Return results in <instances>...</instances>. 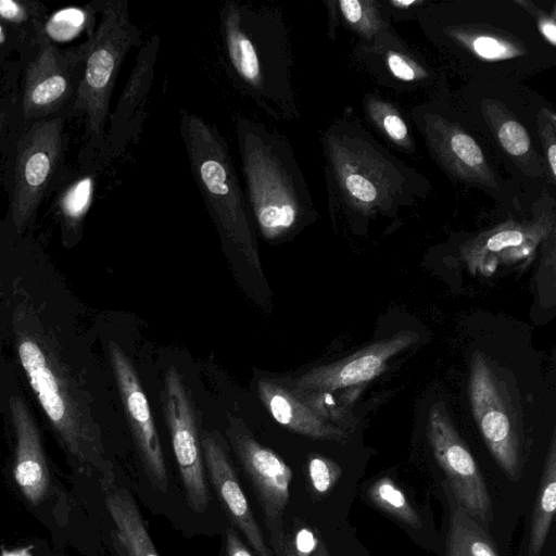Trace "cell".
<instances>
[{
  "mask_svg": "<svg viewBox=\"0 0 556 556\" xmlns=\"http://www.w3.org/2000/svg\"><path fill=\"white\" fill-rule=\"evenodd\" d=\"M320 541L316 529L302 521H295L291 529L286 530L274 556H313Z\"/></svg>",
  "mask_w": 556,
  "mask_h": 556,
  "instance_id": "obj_26",
  "label": "cell"
},
{
  "mask_svg": "<svg viewBox=\"0 0 556 556\" xmlns=\"http://www.w3.org/2000/svg\"><path fill=\"white\" fill-rule=\"evenodd\" d=\"M368 2L357 0H342L339 2L341 12L345 20L362 31H369L375 26L370 18L372 10L367 8Z\"/></svg>",
  "mask_w": 556,
  "mask_h": 556,
  "instance_id": "obj_30",
  "label": "cell"
},
{
  "mask_svg": "<svg viewBox=\"0 0 556 556\" xmlns=\"http://www.w3.org/2000/svg\"><path fill=\"white\" fill-rule=\"evenodd\" d=\"M102 172L98 161L77 157L75 164L66 166L49 197L52 198L51 211L66 247L77 243L83 235Z\"/></svg>",
  "mask_w": 556,
  "mask_h": 556,
  "instance_id": "obj_16",
  "label": "cell"
},
{
  "mask_svg": "<svg viewBox=\"0 0 556 556\" xmlns=\"http://www.w3.org/2000/svg\"><path fill=\"white\" fill-rule=\"evenodd\" d=\"M233 126L244 192L264 239L280 241L309 217L308 190L288 138L262 121L242 114Z\"/></svg>",
  "mask_w": 556,
  "mask_h": 556,
  "instance_id": "obj_3",
  "label": "cell"
},
{
  "mask_svg": "<svg viewBox=\"0 0 556 556\" xmlns=\"http://www.w3.org/2000/svg\"><path fill=\"white\" fill-rule=\"evenodd\" d=\"M12 330L22 369L63 448L78 467L96 471L110 485L113 470L89 394L52 325L29 300H21L12 313Z\"/></svg>",
  "mask_w": 556,
  "mask_h": 556,
  "instance_id": "obj_1",
  "label": "cell"
},
{
  "mask_svg": "<svg viewBox=\"0 0 556 556\" xmlns=\"http://www.w3.org/2000/svg\"><path fill=\"white\" fill-rule=\"evenodd\" d=\"M532 235L530 231L519 227H504L503 229L495 230L484 239L465 248L464 258L468 268L472 274L477 271L478 266L484 261L490 253H498L504 250H511L513 248L533 245L526 244Z\"/></svg>",
  "mask_w": 556,
  "mask_h": 556,
  "instance_id": "obj_24",
  "label": "cell"
},
{
  "mask_svg": "<svg viewBox=\"0 0 556 556\" xmlns=\"http://www.w3.org/2000/svg\"><path fill=\"white\" fill-rule=\"evenodd\" d=\"M502 147L511 155H522L530 148V138L526 129L516 121L505 122L498 129Z\"/></svg>",
  "mask_w": 556,
  "mask_h": 556,
  "instance_id": "obj_28",
  "label": "cell"
},
{
  "mask_svg": "<svg viewBox=\"0 0 556 556\" xmlns=\"http://www.w3.org/2000/svg\"><path fill=\"white\" fill-rule=\"evenodd\" d=\"M160 46V36L154 35L139 48L135 65L115 109L109 116L103 147L98 157L103 170L121 157L130 143H137L139 140Z\"/></svg>",
  "mask_w": 556,
  "mask_h": 556,
  "instance_id": "obj_13",
  "label": "cell"
},
{
  "mask_svg": "<svg viewBox=\"0 0 556 556\" xmlns=\"http://www.w3.org/2000/svg\"><path fill=\"white\" fill-rule=\"evenodd\" d=\"M48 8L36 0H0V23L30 42L46 33Z\"/></svg>",
  "mask_w": 556,
  "mask_h": 556,
  "instance_id": "obj_22",
  "label": "cell"
},
{
  "mask_svg": "<svg viewBox=\"0 0 556 556\" xmlns=\"http://www.w3.org/2000/svg\"><path fill=\"white\" fill-rule=\"evenodd\" d=\"M89 4L100 17L86 39L84 72L71 117L83 127L77 157L98 161L122 64L128 52L140 48L143 40L141 30L130 18L127 0H94Z\"/></svg>",
  "mask_w": 556,
  "mask_h": 556,
  "instance_id": "obj_6",
  "label": "cell"
},
{
  "mask_svg": "<svg viewBox=\"0 0 556 556\" xmlns=\"http://www.w3.org/2000/svg\"><path fill=\"white\" fill-rule=\"evenodd\" d=\"M313 556H331L327 548V545L325 544V542L323 540L320 541V543Z\"/></svg>",
  "mask_w": 556,
  "mask_h": 556,
  "instance_id": "obj_39",
  "label": "cell"
},
{
  "mask_svg": "<svg viewBox=\"0 0 556 556\" xmlns=\"http://www.w3.org/2000/svg\"><path fill=\"white\" fill-rule=\"evenodd\" d=\"M18 74L0 94V168L3 147L16 106Z\"/></svg>",
  "mask_w": 556,
  "mask_h": 556,
  "instance_id": "obj_29",
  "label": "cell"
},
{
  "mask_svg": "<svg viewBox=\"0 0 556 556\" xmlns=\"http://www.w3.org/2000/svg\"><path fill=\"white\" fill-rule=\"evenodd\" d=\"M86 49L87 40L61 48L43 33L18 58L16 123L24 125L61 114L71 116L84 72Z\"/></svg>",
  "mask_w": 556,
  "mask_h": 556,
  "instance_id": "obj_7",
  "label": "cell"
},
{
  "mask_svg": "<svg viewBox=\"0 0 556 556\" xmlns=\"http://www.w3.org/2000/svg\"><path fill=\"white\" fill-rule=\"evenodd\" d=\"M427 432L433 455L447 477L454 498L483 527L490 525L493 509L486 483L443 404L437 403L430 407Z\"/></svg>",
  "mask_w": 556,
  "mask_h": 556,
  "instance_id": "obj_11",
  "label": "cell"
},
{
  "mask_svg": "<svg viewBox=\"0 0 556 556\" xmlns=\"http://www.w3.org/2000/svg\"><path fill=\"white\" fill-rule=\"evenodd\" d=\"M413 330H401L393 336L367 345L334 363L314 367L294 381V391L331 393L340 389L362 386L384 371L387 362L417 342Z\"/></svg>",
  "mask_w": 556,
  "mask_h": 556,
  "instance_id": "obj_14",
  "label": "cell"
},
{
  "mask_svg": "<svg viewBox=\"0 0 556 556\" xmlns=\"http://www.w3.org/2000/svg\"><path fill=\"white\" fill-rule=\"evenodd\" d=\"M388 64L392 73L403 80H413L416 76L414 68L397 54H390Z\"/></svg>",
  "mask_w": 556,
  "mask_h": 556,
  "instance_id": "obj_35",
  "label": "cell"
},
{
  "mask_svg": "<svg viewBox=\"0 0 556 556\" xmlns=\"http://www.w3.org/2000/svg\"><path fill=\"white\" fill-rule=\"evenodd\" d=\"M109 358L144 472L154 488L166 493L168 477L162 444L136 367L126 352L114 341L109 343Z\"/></svg>",
  "mask_w": 556,
  "mask_h": 556,
  "instance_id": "obj_12",
  "label": "cell"
},
{
  "mask_svg": "<svg viewBox=\"0 0 556 556\" xmlns=\"http://www.w3.org/2000/svg\"><path fill=\"white\" fill-rule=\"evenodd\" d=\"M33 43L15 30L0 23V56L12 59V55L16 54L18 59Z\"/></svg>",
  "mask_w": 556,
  "mask_h": 556,
  "instance_id": "obj_31",
  "label": "cell"
},
{
  "mask_svg": "<svg viewBox=\"0 0 556 556\" xmlns=\"http://www.w3.org/2000/svg\"><path fill=\"white\" fill-rule=\"evenodd\" d=\"M447 153L454 157L456 164L464 166L465 170L488 175L483 154L476 141L465 132L452 130L446 142Z\"/></svg>",
  "mask_w": 556,
  "mask_h": 556,
  "instance_id": "obj_25",
  "label": "cell"
},
{
  "mask_svg": "<svg viewBox=\"0 0 556 556\" xmlns=\"http://www.w3.org/2000/svg\"><path fill=\"white\" fill-rule=\"evenodd\" d=\"M219 22L225 62L238 89L277 119L295 117L291 41L281 10L226 0Z\"/></svg>",
  "mask_w": 556,
  "mask_h": 556,
  "instance_id": "obj_2",
  "label": "cell"
},
{
  "mask_svg": "<svg viewBox=\"0 0 556 556\" xmlns=\"http://www.w3.org/2000/svg\"><path fill=\"white\" fill-rule=\"evenodd\" d=\"M541 31L544 35V37L553 45L556 43V27L555 24L552 22H543L540 25Z\"/></svg>",
  "mask_w": 556,
  "mask_h": 556,
  "instance_id": "obj_37",
  "label": "cell"
},
{
  "mask_svg": "<svg viewBox=\"0 0 556 556\" xmlns=\"http://www.w3.org/2000/svg\"><path fill=\"white\" fill-rule=\"evenodd\" d=\"M342 476L341 467L323 455H313L307 462V478L313 492L326 495Z\"/></svg>",
  "mask_w": 556,
  "mask_h": 556,
  "instance_id": "obj_27",
  "label": "cell"
},
{
  "mask_svg": "<svg viewBox=\"0 0 556 556\" xmlns=\"http://www.w3.org/2000/svg\"><path fill=\"white\" fill-rule=\"evenodd\" d=\"M468 391L485 445L507 478L518 482L525 467L522 434L507 389L480 351L471 356Z\"/></svg>",
  "mask_w": 556,
  "mask_h": 556,
  "instance_id": "obj_8",
  "label": "cell"
},
{
  "mask_svg": "<svg viewBox=\"0 0 556 556\" xmlns=\"http://www.w3.org/2000/svg\"><path fill=\"white\" fill-rule=\"evenodd\" d=\"M105 506L128 556H159L139 507L128 490L109 492Z\"/></svg>",
  "mask_w": 556,
  "mask_h": 556,
  "instance_id": "obj_19",
  "label": "cell"
},
{
  "mask_svg": "<svg viewBox=\"0 0 556 556\" xmlns=\"http://www.w3.org/2000/svg\"><path fill=\"white\" fill-rule=\"evenodd\" d=\"M204 465L228 519L249 542L256 556H274L241 488L235 467L219 435L212 431L201 437Z\"/></svg>",
  "mask_w": 556,
  "mask_h": 556,
  "instance_id": "obj_15",
  "label": "cell"
},
{
  "mask_svg": "<svg viewBox=\"0 0 556 556\" xmlns=\"http://www.w3.org/2000/svg\"><path fill=\"white\" fill-rule=\"evenodd\" d=\"M381 126L390 138L399 143L407 139V127L403 119L395 113H388L381 117Z\"/></svg>",
  "mask_w": 556,
  "mask_h": 556,
  "instance_id": "obj_33",
  "label": "cell"
},
{
  "mask_svg": "<svg viewBox=\"0 0 556 556\" xmlns=\"http://www.w3.org/2000/svg\"><path fill=\"white\" fill-rule=\"evenodd\" d=\"M450 503L445 556H500L483 526L447 493Z\"/></svg>",
  "mask_w": 556,
  "mask_h": 556,
  "instance_id": "obj_21",
  "label": "cell"
},
{
  "mask_svg": "<svg viewBox=\"0 0 556 556\" xmlns=\"http://www.w3.org/2000/svg\"><path fill=\"white\" fill-rule=\"evenodd\" d=\"M257 394L270 416L288 430L314 440H349L344 429L330 422L293 391L268 380H260Z\"/></svg>",
  "mask_w": 556,
  "mask_h": 556,
  "instance_id": "obj_18",
  "label": "cell"
},
{
  "mask_svg": "<svg viewBox=\"0 0 556 556\" xmlns=\"http://www.w3.org/2000/svg\"><path fill=\"white\" fill-rule=\"evenodd\" d=\"M9 407L15 435L14 480L23 496L36 506L45 500L50 486L40 432L21 396H12Z\"/></svg>",
  "mask_w": 556,
  "mask_h": 556,
  "instance_id": "obj_17",
  "label": "cell"
},
{
  "mask_svg": "<svg viewBox=\"0 0 556 556\" xmlns=\"http://www.w3.org/2000/svg\"><path fill=\"white\" fill-rule=\"evenodd\" d=\"M392 3L396 7H409L412 4H415L416 1H392Z\"/></svg>",
  "mask_w": 556,
  "mask_h": 556,
  "instance_id": "obj_40",
  "label": "cell"
},
{
  "mask_svg": "<svg viewBox=\"0 0 556 556\" xmlns=\"http://www.w3.org/2000/svg\"><path fill=\"white\" fill-rule=\"evenodd\" d=\"M0 556H35L30 553L29 548L21 547L15 549L1 548Z\"/></svg>",
  "mask_w": 556,
  "mask_h": 556,
  "instance_id": "obj_38",
  "label": "cell"
},
{
  "mask_svg": "<svg viewBox=\"0 0 556 556\" xmlns=\"http://www.w3.org/2000/svg\"><path fill=\"white\" fill-rule=\"evenodd\" d=\"M225 556H254L235 528H228L226 531Z\"/></svg>",
  "mask_w": 556,
  "mask_h": 556,
  "instance_id": "obj_34",
  "label": "cell"
},
{
  "mask_svg": "<svg viewBox=\"0 0 556 556\" xmlns=\"http://www.w3.org/2000/svg\"><path fill=\"white\" fill-rule=\"evenodd\" d=\"M71 121L70 114H61L21 125L13 114L2 152L0 182L8 200L2 225L15 235H25L34 226L41 204L68 165Z\"/></svg>",
  "mask_w": 556,
  "mask_h": 556,
  "instance_id": "obj_5",
  "label": "cell"
},
{
  "mask_svg": "<svg viewBox=\"0 0 556 556\" xmlns=\"http://www.w3.org/2000/svg\"><path fill=\"white\" fill-rule=\"evenodd\" d=\"M178 130L192 178L223 242L261 271L256 225L224 136L214 124L185 110Z\"/></svg>",
  "mask_w": 556,
  "mask_h": 556,
  "instance_id": "obj_4",
  "label": "cell"
},
{
  "mask_svg": "<svg viewBox=\"0 0 556 556\" xmlns=\"http://www.w3.org/2000/svg\"><path fill=\"white\" fill-rule=\"evenodd\" d=\"M20 72L18 60L0 67V94L5 90L10 83L17 76Z\"/></svg>",
  "mask_w": 556,
  "mask_h": 556,
  "instance_id": "obj_36",
  "label": "cell"
},
{
  "mask_svg": "<svg viewBox=\"0 0 556 556\" xmlns=\"http://www.w3.org/2000/svg\"><path fill=\"white\" fill-rule=\"evenodd\" d=\"M475 51L484 59L495 60L509 55L507 48L498 40L482 36L473 41Z\"/></svg>",
  "mask_w": 556,
  "mask_h": 556,
  "instance_id": "obj_32",
  "label": "cell"
},
{
  "mask_svg": "<svg viewBox=\"0 0 556 556\" xmlns=\"http://www.w3.org/2000/svg\"><path fill=\"white\" fill-rule=\"evenodd\" d=\"M556 508V439L552 434L532 509L527 556H541Z\"/></svg>",
  "mask_w": 556,
  "mask_h": 556,
  "instance_id": "obj_20",
  "label": "cell"
},
{
  "mask_svg": "<svg viewBox=\"0 0 556 556\" xmlns=\"http://www.w3.org/2000/svg\"><path fill=\"white\" fill-rule=\"evenodd\" d=\"M16 60V59H15ZM15 60H12V59H8V58H4V56H0V67H3L10 63H12L13 61Z\"/></svg>",
  "mask_w": 556,
  "mask_h": 556,
  "instance_id": "obj_41",
  "label": "cell"
},
{
  "mask_svg": "<svg viewBox=\"0 0 556 556\" xmlns=\"http://www.w3.org/2000/svg\"><path fill=\"white\" fill-rule=\"evenodd\" d=\"M227 437L257 496L274 554L287 530L283 515L292 469L276 452L260 443L241 418H228Z\"/></svg>",
  "mask_w": 556,
  "mask_h": 556,
  "instance_id": "obj_9",
  "label": "cell"
},
{
  "mask_svg": "<svg viewBox=\"0 0 556 556\" xmlns=\"http://www.w3.org/2000/svg\"><path fill=\"white\" fill-rule=\"evenodd\" d=\"M367 495L376 507L413 529H420L422 521L404 492L389 477L377 479L367 489Z\"/></svg>",
  "mask_w": 556,
  "mask_h": 556,
  "instance_id": "obj_23",
  "label": "cell"
},
{
  "mask_svg": "<svg viewBox=\"0 0 556 556\" xmlns=\"http://www.w3.org/2000/svg\"><path fill=\"white\" fill-rule=\"evenodd\" d=\"M161 402L187 504L195 513H203L208 506L210 493L198 417L191 394L174 366L164 374Z\"/></svg>",
  "mask_w": 556,
  "mask_h": 556,
  "instance_id": "obj_10",
  "label": "cell"
}]
</instances>
